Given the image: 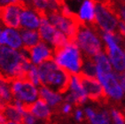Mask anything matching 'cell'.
<instances>
[{
    "instance_id": "obj_1",
    "label": "cell",
    "mask_w": 125,
    "mask_h": 124,
    "mask_svg": "<svg viewBox=\"0 0 125 124\" xmlns=\"http://www.w3.org/2000/svg\"><path fill=\"white\" fill-rule=\"evenodd\" d=\"M31 60L26 51L18 52L13 48L0 44V79L12 83L16 79H27Z\"/></svg>"
},
{
    "instance_id": "obj_15",
    "label": "cell",
    "mask_w": 125,
    "mask_h": 124,
    "mask_svg": "<svg viewBox=\"0 0 125 124\" xmlns=\"http://www.w3.org/2000/svg\"><path fill=\"white\" fill-rule=\"evenodd\" d=\"M40 26V19L36 12L30 8L22 10L21 12V28L36 29Z\"/></svg>"
},
{
    "instance_id": "obj_16",
    "label": "cell",
    "mask_w": 125,
    "mask_h": 124,
    "mask_svg": "<svg viewBox=\"0 0 125 124\" xmlns=\"http://www.w3.org/2000/svg\"><path fill=\"white\" fill-rule=\"evenodd\" d=\"M58 29L50 23L47 18H42L40 19V26H39V35L43 41L45 43H52L56 33Z\"/></svg>"
},
{
    "instance_id": "obj_18",
    "label": "cell",
    "mask_w": 125,
    "mask_h": 124,
    "mask_svg": "<svg viewBox=\"0 0 125 124\" xmlns=\"http://www.w3.org/2000/svg\"><path fill=\"white\" fill-rule=\"evenodd\" d=\"M39 96L50 106L52 107L58 106L62 101V98L60 95V93L44 85H42L39 89Z\"/></svg>"
},
{
    "instance_id": "obj_23",
    "label": "cell",
    "mask_w": 125,
    "mask_h": 124,
    "mask_svg": "<svg viewBox=\"0 0 125 124\" xmlns=\"http://www.w3.org/2000/svg\"><path fill=\"white\" fill-rule=\"evenodd\" d=\"M111 116L115 124H125V115L119 110L113 108L111 110Z\"/></svg>"
},
{
    "instance_id": "obj_21",
    "label": "cell",
    "mask_w": 125,
    "mask_h": 124,
    "mask_svg": "<svg viewBox=\"0 0 125 124\" xmlns=\"http://www.w3.org/2000/svg\"><path fill=\"white\" fill-rule=\"evenodd\" d=\"M0 98L5 104L12 102V94L10 83L0 79Z\"/></svg>"
},
{
    "instance_id": "obj_17",
    "label": "cell",
    "mask_w": 125,
    "mask_h": 124,
    "mask_svg": "<svg viewBox=\"0 0 125 124\" xmlns=\"http://www.w3.org/2000/svg\"><path fill=\"white\" fill-rule=\"evenodd\" d=\"M21 31V36L22 40V49L28 50L29 48L33 47L38 43L42 40L39 35V32L36 31L35 29H20Z\"/></svg>"
},
{
    "instance_id": "obj_7",
    "label": "cell",
    "mask_w": 125,
    "mask_h": 124,
    "mask_svg": "<svg viewBox=\"0 0 125 124\" xmlns=\"http://www.w3.org/2000/svg\"><path fill=\"white\" fill-rule=\"evenodd\" d=\"M97 78L108 97L115 100H121L123 98L124 92L116 74H113L112 72L107 74H97Z\"/></svg>"
},
{
    "instance_id": "obj_4",
    "label": "cell",
    "mask_w": 125,
    "mask_h": 124,
    "mask_svg": "<svg viewBox=\"0 0 125 124\" xmlns=\"http://www.w3.org/2000/svg\"><path fill=\"white\" fill-rule=\"evenodd\" d=\"M99 35L85 22L79 28L75 43L83 52V55L94 57L102 52V44Z\"/></svg>"
},
{
    "instance_id": "obj_13",
    "label": "cell",
    "mask_w": 125,
    "mask_h": 124,
    "mask_svg": "<svg viewBox=\"0 0 125 124\" xmlns=\"http://www.w3.org/2000/svg\"><path fill=\"white\" fill-rule=\"evenodd\" d=\"M96 3L97 0H84L79 12L80 18L86 22L93 30H98L99 29L95 17Z\"/></svg>"
},
{
    "instance_id": "obj_2",
    "label": "cell",
    "mask_w": 125,
    "mask_h": 124,
    "mask_svg": "<svg viewBox=\"0 0 125 124\" xmlns=\"http://www.w3.org/2000/svg\"><path fill=\"white\" fill-rule=\"evenodd\" d=\"M37 68L41 85L49 87L60 94L66 93L69 90L71 74L60 68L54 60L43 62Z\"/></svg>"
},
{
    "instance_id": "obj_5",
    "label": "cell",
    "mask_w": 125,
    "mask_h": 124,
    "mask_svg": "<svg viewBox=\"0 0 125 124\" xmlns=\"http://www.w3.org/2000/svg\"><path fill=\"white\" fill-rule=\"evenodd\" d=\"M12 97L24 104H31L36 100L39 91L36 85L28 79H16L10 83Z\"/></svg>"
},
{
    "instance_id": "obj_19",
    "label": "cell",
    "mask_w": 125,
    "mask_h": 124,
    "mask_svg": "<svg viewBox=\"0 0 125 124\" xmlns=\"http://www.w3.org/2000/svg\"><path fill=\"white\" fill-rule=\"evenodd\" d=\"M84 112L91 124H110V117L106 111L96 113L92 108L87 107Z\"/></svg>"
},
{
    "instance_id": "obj_28",
    "label": "cell",
    "mask_w": 125,
    "mask_h": 124,
    "mask_svg": "<svg viewBox=\"0 0 125 124\" xmlns=\"http://www.w3.org/2000/svg\"><path fill=\"white\" fill-rule=\"evenodd\" d=\"M75 118L78 122H82L83 119V113L81 110H76L75 113Z\"/></svg>"
},
{
    "instance_id": "obj_3",
    "label": "cell",
    "mask_w": 125,
    "mask_h": 124,
    "mask_svg": "<svg viewBox=\"0 0 125 124\" xmlns=\"http://www.w3.org/2000/svg\"><path fill=\"white\" fill-rule=\"evenodd\" d=\"M53 60L60 68L70 74H78L83 63L78 45L71 42L61 47L53 49Z\"/></svg>"
},
{
    "instance_id": "obj_14",
    "label": "cell",
    "mask_w": 125,
    "mask_h": 124,
    "mask_svg": "<svg viewBox=\"0 0 125 124\" xmlns=\"http://www.w3.org/2000/svg\"><path fill=\"white\" fill-rule=\"evenodd\" d=\"M0 44L7 46L13 49H20L22 46L21 36L19 32L12 29H5L2 31L0 36Z\"/></svg>"
},
{
    "instance_id": "obj_29",
    "label": "cell",
    "mask_w": 125,
    "mask_h": 124,
    "mask_svg": "<svg viewBox=\"0 0 125 124\" xmlns=\"http://www.w3.org/2000/svg\"><path fill=\"white\" fill-rule=\"evenodd\" d=\"M7 122V119L6 117L5 116L4 113L0 111V124H5Z\"/></svg>"
},
{
    "instance_id": "obj_31",
    "label": "cell",
    "mask_w": 125,
    "mask_h": 124,
    "mask_svg": "<svg viewBox=\"0 0 125 124\" xmlns=\"http://www.w3.org/2000/svg\"><path fill=\"white\" fill-rule=\"evenodd\" d=\"M5 124H19L17 123V122H11V121H9V122H7Z\"/></svg>"
},
{
    "instance_id": "obj_25",
    "label": "cell",
    "mask_w": 125,
    "mask_h": 124,
    "mask_svg": "<svg viewBox=\"0 0 125 124\" xmlns=\"http://www.w3.org/2000/svg\"><path fill=\"white\" fill-rule=\"evenodd\" d=\"M60 112L62 113L63 114H70L72 112V105L70 103L66 102L65 104H63L60 108Z\"/></svg>"
},
{
    "instance_id": "obj_8",
    "label": "cell",
    "mask_w": 125,
    "mask_h": 124,
    "mask_svg": "<svg viewBox=\"0 0 125 124\" xmlns=\"http://www.w3.org/2000/svg\"><path fill=\"white\" fill-rule=\"evenodd\" d=\"M95 17L97 24L101 30L114 34L115 33L116 29L118 28L119 20L104 7L99 2V0H97L95 6Z\"/></svg>"
},
{
    "instance_id": "obj_32",
    "label": "cell",
    "mask_w": 125,
    "mask_h": 124,
    "mask_svg": "<svg viewBox=\"0 0 125 124\" xmlns=\"http://www.w3.org/2000/svg\"><path fill=\"white\" fill-rule=\"evenodd\" d=\"M1 33H2V25H0V36H1Z\"/></svg>"
},
{
    "instance_id": "obj_12",
    "label": "cell",
    "mask_w": 125,
    "mask_h": 124,
    "mask_svg": "<svg viewBox=\"0 0 125 124\" xmlns=\"http://www.w3.org/2000/svg\"><path fill=\"white\" fill-rule=\"evenodd\" d=\"M25 112H29L34 116L40 120H44L47 122H50L52 117V111L49 108L48 104L45 101L40 98L31 104H24Z\"/></svg>"
},
{
    "instance_id": "obj_9",
    "label": "cell",
    "mask_w": 125,
    "mask_h": 124,
    "mask_svg": "<svg viewBox=\"0 0 125 124\" xmlns=\"http://www.w3.org/2000/svg\"><path fill=\"white\" fill-rule=\"evenodd\" d=\"M69 90L71 92L67 94L65 98V101L70 103L71 105H81L86 102L87 95L84 91L80 79L76 74H71L70 77Z\"/></svg>"
},
{
    "instance_id": "obj_11",
    "label": "cell",
    "mask_w": 125,
    "mask_h": 124,
    "mask_svg": "<svg viewBox=\"0 0 125 124\" xmlns=\"http://www.w3.org/2000/svg\"><path fill=\"white\" fill-rule=\"evenodd\" d=\"M24 51L29 53L31 62L35 65L41 64L46 60H53V51L50 49L45 42L43 40L40 41L33 47Z\"/></svg>"
},
{
    "instance_id": "obj_26",
    "label": "cell",
    "mask_w": 125,
    "mask_h": 124,
    "mask_svg": "<svg viewBox=\"0 0 125 124\" xmlns=\"http://www.w3.org/2000/svg\"><path fill=\"white\" fill-rule=\"evenodd\" d=\"M118 32L119 35L125 40V22L122 19L118 22Z\"/></svg>"
},
{
    "instance_id": "obj_27",
    "label": "cell",
    "mask_w": 125,
    "mask_h": 124,
    "mask_svg": "<svg viewBox=\"0 0 125 124\" xmlns=\"http://www.w3.org/2000/svg\"><path fill=\"white\" fill-rule=\"evenodd\" d=\"M116 74H117V77H118V79H119V82H120L121 86H122V88H123V92L125 93V77L123 76L121 73H117Z\"/></svg>"
},
{
    "instance_id": "obj_20",
    "label": "cell",
    "mask_w": 125,
    "mask_h": 124,
    "mask_svg": "<svg viewBox=\"0 0 125 124\" xmlns=\"http://www.w3.org/2000/svg\"><path fill=\"white\" fill-rule=\"evenodd\" d=\"M94 60L96 63L97 74H107L112 72L111 62L105 52H101L94 56Z\"/></svg>"
},
{
    "instance_id": "obj_22",
    "label": "cell",
    "mask_w": 125,
    "mask_h": 124,
    "mask_svg": "<svg viewBox=\"0 0 125 124\" xmlns=\"http://www.w3.org/2000/svg\"><path fill=\"white\" fill-rule=\"evenodd\" d=\"M27 79L31 82L32 83L35 84V85H40L41 84L40 77H39L38 68L35 65L31 64V66L29 67L28 73H27Z\"/></svg>"
},
{
    "instance_id": "obj_6",
    "label": "cell",
    "mask_w": 125,
    "mask_h": 124,
    "mask_svg": "<svg viewBox=\"0 0 125 124\" xmlns=\"http://www.w3.org/2000/svg\"><path fill=\"white\" fill-rule=\"evenodd\" d=\"M77 75L86 92L87 98L93 102H98L100 104H106L108 102V96L98 78L87 75L81 71L77 74Z\"/></svg>"
},
{
    "instance_id": "obj_24",
    "label": "cell",
    "mask_w": 125,
    "mask_h": 124,
    "mask_svg": "<svg viewBox=\"0 0 125 124\" xmlns=\"http://www.w3.org/2000/svg\"><path fill=\"white\" fill-rule=\"evenodd\" d=\"M36 118L29 112H25L23 114V124H36Z\"/></svg>"
},
{
    "instance_id": "obj_10",
    "label": "cell",
    "mask_w": 125,
    "mask_h": 124,
    "mask_svg": "<svg viewBox=\"0 0 125 124\" xmlns=\"http://www.w3.org/2000/svg\"><path fill=\"white\" fill-rule=\"evenodd\" d=\"M22 9L17 5H9L0 12V22L11 29H21V12Z\"/></svg>"
},
{
    "instance_id": "obj_30",
    "label": "cell",
    "mask_w": 125,
    "mask_h": 124,
    "mask_svg": "<svg viewBox=\"0 0 125 124\" xmlns=\"http://www.w3.org/2000/svg\"><path fill=\"white\" fill-rule=\"evenodd\" d=\"M120 14H121L122 20L125 22V6L124 5H123L122 8H120Z\"/></svg>"
}]
</instances>
